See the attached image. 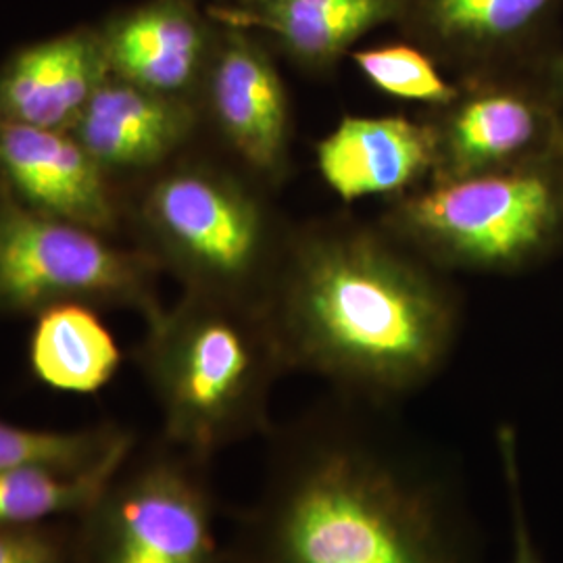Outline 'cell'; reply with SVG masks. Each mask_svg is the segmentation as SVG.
<instances>
[{
	"instance_id": "1",
	"label": "cell",
	"mask_w": 563,
	"mask_h": 563,
	"mask_svg": "<svg viewBox=\"0 0 563 563\" xmlns=\"http://www.w3.org/2000/svg\"><path fill=\"white\" fill-rule=\"evenodd\" d=\"M393 409L332 393L274 423L225 563H484L462 465Z\"/></svg>"
},
{
	"instance_id": "2",
	"label": "cell",
	"mask_w": 563,
	"mask_h": 563,
	"mask_svg": "<svg viewBox=\"0 0 563 563\" xmlns=\"http://www.w3.org/2000/svg\"><path fill=\"white\" fill-rule=\"evenodd\" d=\"M263 309L288 372L395 407L451 362L463 302L449 274L383 223L330 216L295 223Z\"/></svg>"
},
{
	"instance_id": "3",
	"label": "cell",
	"mask_w": 563,
	"mask_h": 563,
	"mask_svg": "<svg viewBox=\"0 0 563 563\" xmlns=\"http://www.w3.org/2000/svg\"><path fill=\"white\" fill-rule=\"evenodd\" d=\"M201 141L123 190L125 234L186 292L263 305L295 223Z\"/></svg>"
},
{
	"instance_id": "4",
	"label": "cell",
	"mask_w": 563,
	"mask_h": 563,
	"mask_svg": "<svg viewBox=\"0 0 563 563\" xmlns=\"http://www.w3.org/2000/svg\"><path fill=\"white\" fill-rule=\"evenodd\" d=\"M134 360L163 439L205 460L272 430V388L288 374L263 305L186 290L146 322Z\"/></svg>"
},
{
	"instance_id": "5",
	"label": "cell",
	"mask_w": 563,
	"mask_h": 563,
	"mask_svg": "<svg viewBox=\"0 0 563 563\" xmlns=\"http://www.w3.org/2000/svg\"><path fill=\"white\" fill-rule=\"evenodd\" d=\"M378 222L446 274L530 269L563 246V151L495 172L423 181L384 202Z\"/></svg>"
},
{
	"instance_id": "6",
	"label": "cell",
	"mask_w": 563,
	"mask_h": 563,
	"mask_svg": "<svg viewBox=\"0 0 563 563\" xmlns=\"http://www.w3.org/2000/svg\"><path fill=\"white\" fill-rule=\"evenodd\" d=\"M60 220L0 184V316H38L57 305L130 309L148 322L163 309L162 269L134 242Z\"/></svg>"
},
{
	"instance_id": "7",
	"label": "cell",
	"mask_w": 563,
	"mask_h": 563,
	"mask_svg": "<svg viewBox=\"0 0 563 563\" xmlns=\"http://www.w3.org/2000/svg\"><path fill=\"white\" fill-rule=\"evenodd\" d=\"M209 463L163 437L134 449L78 518L81 563H225Z\"/></svg>"
},
{
	"instance_id": "8",
	"label": "cell",
	"mask_w": 563,
	"mask_h": 563,
	"mask_svg": "<svg viewBox=\"0 0 563 563\" xmlns=\"http://www.w3.org/2000/svg\"><path fill=\"white\" fill-rule=\"evenodd\" d=\"M457 92L426 109L434 136L430 180L462 178L537 162L563 151V104L543 74L526 67L457 78Z\"/></svg>"
},
{
	"instance_id": "9",
	"label": "cell",
	"mask_w": 563,
	"mask_h": 563,
	"mask_svg": "<svg viewBox=\"0 0 563 563\" xmlns=\"http://www.w3.org/2000/svg\"><path fill=\"white\" fill-rule=\"evenodd\" d=\"M202 141L251 178L278 192L292 174L295 120L276 51L222 23L195 101Z\"/></svg>"
},
{
	"instance_id": "10",
	"label": "cell",
	"mask_w": 563,
	"mask_h": 563,
	"mask_svg": "<svg viewBox=\"0 0 563 563\" xmlns=\"http://www.w3.org/2000/svg\"><path fill=\"white\" fill-rule=\"evenodd\" d=\"M97 30L111 76L195 104L222 23L201 0H144Z\"/></svg>"
},
{
	"instance_id": "11",
	"label": "cell",
	"mask_w": 563,
	"mask_h": 563,
	"mask_svg": "<svg viewBox=\"0 0 563 563\" xmlns=\"http://www.w3.org/2000/svg\"><path fill=\"white\" fill-rule=\"evenodd\" d=\"M0 184L36 211L125 234L123 190L71 132L0 121Z\"/></svg>"
},
{
	"instance_id": "12",
	"label": "cell",
	"mask_w": 563,
	"mask_h": 563,
	"mask_svg": "<svg viewBox=\"0 0 563 563\" xmlns=\"http://www.w3.org/2000/svg\"><path fill=\"white\" fill-rule=\"evenodd\" d=\"M560 0H401L395 27L455 80L523 67Z\"/></svg>"
},
{
	"instance_id": "13",
	"label": "cell",
	"mask_w": 563,
	"mask_h": 563,
	"mask_svg": "<svg viewBox=\"0 0 563 563\" xmlns=\"http://www.w3.org/2000/svg\"><path fill=\"white\" fill-rule=\"evenodd\" d=\"M71 134L125 190L202 141L195 104L107 76Z\"/></svg>"
},
{
	"instance_id": "14",
	"label": "cell",
	"mask_w": 563,
	"mask_h": 563,
	"mask_svg": "<svg viewBox=\"0 0 563 563\" xmlns=\"http://www.w3.org/2000/svg\"><path fill=\"white\" fill-rule=\"evenodd\" d=\"M401 0H211L207 11L244 27L311 76L332 74L355 44L393 25Z\"/></svg>"
},
{
	"instance_id": "15",
	"label": "cell",
	"mask_w": 563,
	"mask_h": 563,
	"mask_svg": "<svg viewBox=\"0 0 563 563\" xmlns=\"http://www.w3.org/2000/svg\"><path fill=\"white\" fill-rule=\"evenodd\" d=\"M434 162L422 115H344L316 142L318 172L342 202L397 199L430 180Z\"/></svg>"
},
{
	"instance_id": "16",
	"label": "cell",
	"mask_w": 563,
	"mask_h": 563,
	"mask_svg": "<svg viewBox=\"0 0 563 563\" xmlns=\"http://www.w3.org/2000/svg\"><path fill=\"white\" fill-rule=\"evenodd\" d=\"M107 76L97 25L25 44L0 63V121L71 132Z\"/></svg>"
},
{
	"instance_id": "17",
	"label": "cell",
	"mask_w": 563,
	"mask_h": 563,
	"mask_svg": "<svg viewBox=\"0 0 563 563\" xmlns=\"http://www.w3.org/2000/svg\"><path fill=\"white\" fill-rule=\"evenodd\" d=\"M27 360L34 378L44 386L95 395L113 380L123 355L97 309L71 302L36 316Z\"/></svg>"
},
{
	"instance_id": "18",
	"label": "cell",
	"mask_w": 563,
	"mask_h": 563,
	"mask_svg": "<svg viewBox=\"0 0 563 563\" xmlns=\"http://www.w3.org/2000/svg\"><path fill=\"white\" fill-rule=\"evenodd\" d=\"M134 449H121L81 472L42 463L0 472V528L81 518Z\"/></svg>"
},
{
	"instance_id": "19",
	"label": "cell",
	"mask_w": 563,
	"mask_h": 563,
	"mask_svg": "<svg viewBox=\"0 0 563 563\" xmlns=\"http://www.w3.org/2000/svg\"><path fill=\"white\" fill-rule=\"evenodd\" d=\"M134 444L136 434L118 423L80 430H41L0 420V472L34 463L81 472Z\"/></svg>"
},
{
	"instance_id": "20",
	"label": "cell",
	"mask_w": 563,
	"mask_h": 563,
	"mask_svg": "<svg viewBox=\"0 0 563 563\" xmlns=\"http://www.w3.org/2000/svg\"><path fill=\"white\" fill-rule=\"evenodd\" d=\"M349 59L365 81L386 97L418 102L423 109L441 107L457 92V81L413 42H390L355 48Z\"/></svg>"
},
{
	"instance_id": "21",
	"label": "cell",
	"mask_w": 563,
	"mask_h": 563,
	"mask_svg": "<svg viewBox=\"0 0 563 563\" xmlns=\"http://www.w3.org/2000/svg\"><path fill=\"white\" fill-rule=\"evenodd\" d=\"M0 563H81L78 518L0 528Z\"/></svg>"
},
{
	"instance_id": "22",
	"label": "cell",
	"mask_w": 563,
	"mask_h": 563,
	"mask_svg": "<svg viewBox=\"0 0 563 563\" xmlns=\"http://www.w3.org/2000/svg\"><path fill=\"white\" fill-rule=\"evenodd\" d=\"M497 449L501 455L507 497L511 509V537H514V558L511 563H544L541 551L534 547L528 518L523 509L522 476L518 463V443L509 428H499L497 432Z\"/></svg>"
},
{
	"instance_id": "23",
	"label": "cell",
	"mask_w": 563,
	"mask_h": 563,
	"mask_svg": "<svg viewBox=\"0 0 563 563\" xmlns=\"http://www.w3.org/2000/svg\"><path fill=\"white\" fill-rule=\"evenodd\" d=\"M544 81L551 88V92L558 97V101L563 104V51L549 60L547 69L543 71Z\"/></svg>"
}]
</instances>
